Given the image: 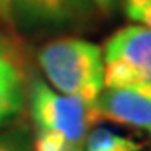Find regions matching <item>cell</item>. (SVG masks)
I'll return each mask as SVG.
<instances>
[{
    "instance_id": "cell-1",
    "label": "cell",
    "mask_w": 151,
    "mask_h": 151,
    "mask_svg": "<svg viewBox=\"0 0 151 151\" xmlns=\"http://www.w3.org/2000/svg\"><path fill=\"white\" fill-rule=\"evenodd\" d=\"M27 107L33 151H84L86 137L99 122L95 104L62 95L38 77L29 80Z\"/></svg>"
},
{
    "instance_id": "cell-2",
    "label": "cell",
    "mask_w": 151,
    "mask_h": 151,
    "mask_svg": "<svg viewBox=\"0 0 151 151\" xmlns=\"http://www.w3.org/2000/svg\"><path fill=\"white\" fill-rule=\"evenodd\" d=\"M44 80L62 95L95 104L106 88L102 47L95 42L62 35L44 42L37 51Z\"/></svg>"
},
{
    "instance_id": "cell-3",
    "label": "cell",
    "mask_w": 151,
    "mask_h": 151,
    "mask_svg": "<svg viewBox=\"0 0 151 151\" xmlns=\"http://www.w3.org/2000/svg\"><path fill=\"white\" fill-rule=\"evenodd\" d=\"M106 88L151 93V27L126 26L107 37L102 47Z\"/></svg>"
},
{
    "instance_id": "cell-4",
    "label": "cell",
    "mask_w": 151,
    "mask_h": 151,
    "mask_svg": "<svg viewBox=\"0 0 151 151\" xmlns=\"http://www.w3.org/2000/svg\"><path fill=\"white\" fill-rule=\"evenodd\" d=\"M17 29L78 31L88 27L96 9L91 0H13Z\"/></svg>"
},
{
    "instance_id": "cell-5",
    "label": "cell",
    "mask_w": 151,
    "mask_h": 151,
    "mask_svg": "<svg viewBox=\"0 0 151 151\" xmlns=\"http://www.w3.org/2000/svg\"><path fill=\"white\" fill-rule=\"evenodd\" d=\"M27 66L18 38L0 27V127L20 116L27 104Z\"/></svg>"
},
{
    "instance_id": "cell-6",
    "label": "cell",
    "mask_w": 151,
    "mask_h": 151,
    "mask_svg": "<svg viewBox=\"0 0 151 151\" xmlns=\"http://www.w3.org/2000/svg\"><path fill=\"white\" fill-rule=\"evenodd\" d=\"M95 107L99 120L140 129L151 138V93L127 88H104Z\"/></svg>"
},
{
    "instance_id": "cell-7",
    "label": "cell",
    "mask_w": 151,
    "mask_h": 151,
    "mask_svg": "<svg viewBox=\"0 0 151 151\" xmlns=\"http://www.w3.org/2000/svg\"><path fill=\"white\" fill-rule=\"evenodd\" d=\"M84 151H142L135 138L126 137L107 127H91L86 137Z\"/></svg>"
},
{
    "instance_id": "cell-8",
    "label": "cell",
    "mask_w": 151,
    "mask_h": 151,
    "mask_svg": "<svg viewBox=\"0 0 151 151\" xmlns=\"http://www.w3.org/2000/svg\"><path fill=\"white\" fill-rule=\"evenodd\" d=\"M0 151H33L29 124L15 118L0 127Z\"/></svg>"
},
{
    "instance_id": "cell-9",
    "label": "cell",
    "mask_w": 151,
    "mask_h": 151,
    "mask_svg": "<svg viewBox=\"0 0 151 151\" xmlns=\"http://www.w3.org/2000/svg\"><path fill=\"white\" fill-rule=\"evenodd\" d=\"M122 6L131 22L151 27V0H122Z\"/></svg>"
},
{
    "instance_id": "cell-10",
    "label": "cell",
    "mask_w": 151,
    "mask_h": 151,
    "mask_svg": "<svg viewBox=\"0 0 151 151\" xmlns=\"http://www.w3.org/2000/svg\"><path fill=\"white\" fill-rule=\"evenodd\" d=\"M0 27L7 35L18 38V29H17L15 11H13V0H0Z\"/></svg>"
},
{
    "instance_id": "cell-11",
    "label": "cell",
    "mask_w": 151,
    "mask_h": 151,
    "mask_svg": "<svg viewBox=\"0 0 151 151\" xmlns=\"http://www.w3.org/2000/svg\"><path fill=\"white\" fill-rule=\"evenodd\" d=\"M91 4L95 6L96 13H100L104 17H111L115 11L118 4H120V0H91Z\"/></svg>"
}]
</instances>
